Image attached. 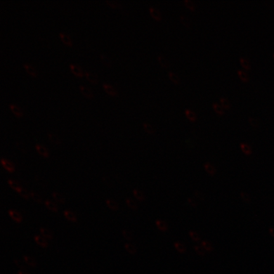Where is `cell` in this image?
<instances>
[{
  "instance_id": "cell-1",
  "label": "cell",
  "mask_w": 274,
  "mask_h": 274,
  "mask_svg": "<svg viewBox=\"0 0 274 274\" xmlns=\"http://www.w3.org/2000/svg\"><path fill=\"white\" fill-rule=\"evenodd\" d=\"M204 169L205 172L210 176H214L217 173L216 167L211 162H206L204 164Z\"/></svg>"
},
{
  "instance_id": "cell-2",
  "label": "cell",
  "mask_w": 274,
  "mask_h": 274,
  "mask_svg": "<svg viewBox=\"0 0 274 274\" xmlns=\"http://www.w3.org/2000/svg\"><path fill=\"white\" fill-rule=\"evenodd\" d=\"M156 225L157 227V228L162 232H167L168 230V225L166 223V222H164L161 219H157L156 220Z\"/></svg>"
},
{
  "instance_id": "cell-3",
  "label": "cell",
  "mask_w": 274,
  "mask_h": 274,
  "mask_svg": "<svg viewBox=\"0 0 274 274\" xmlns=\"http://www.w3.org/2000/svg\"><path fill=\"white\" fill-rule=\"evenodd\" d=\"M1 163H2V166L5 168V169L8 172H9L10 173L14 172L15 167H14L13 164L12 162H10V161H8V160H7L5 159H2Z\"/></svg>"
},
{
  "instance_id": "cell-4",
  "label": "cell",
  "mask_w": 274,
  "mask_h": 274,
  "mask_svg": "<svg viewBox=\"0 0 274 274\" xmlns=\"http://www.w3.org/2000/svg\"><path fill=\"white\" fill-rule=\"evenodd\" d=\"M240 148L242 152L246 156H250L252 153V149L251 146L246 143H241Z\"/></svg>"
},
{
  "instance_id": "cell-5",
  "label": "cell",
  "mask_w": 274,
  "mask_h": 274,
  "mask_svg": "<svg viewBox=\"0 0 274 274\" xmlns=\"http://www.w3.org/2000/svg\"><path fill=\"white\" fill-rule=\"evenodd\" d=\"M174 247L180 254H184L187 252V247L185 245L180 242H175Z\"/></svg>"
},
{
  "instance_id": "cell-6",
  "label": "cell",
  "mask_w": 274,
  "mask_h": 274,
  "mask_svg": "<svg viewBox=\"0 0 274 274\" xmlns=\"http://www.w3.org/2000/svg\"><path fill=\"white\" fill-rule=\"evenodd\" d=\"M8 213H9L10 216L12 218V219L13 220H15V222H17L18 223L22 222V216H21L18 212H15V211L10 209L8 211Z\"/></svg>"
},
{
  "instance_id": "cell-7",
  "label": "cell",
  "mask_w": 274,
  "mask_h": 274,
  "mask_svg": "<svg viewBox=\"0 0 274 274\" xmlns=\"http://www.w3.org/2000/svg\"><path fill=\"white\" fill-rule=\"evenodd\" d=\"M133 195H134L135 197L138 201H143L145 200V194L142 191H140V190L135 188V189L133 190Z\"/></svg>"
},
{
  "instance_id": "cell-8",
  "label": "cell",
  "mask_w": 274,
  "mask_h": 274,
  "mask_svg": "<svg viewBox=\"0 0 274 274\" xmlns=\"http://www.w3.org/2000/svg\"><path fill=\"white\" fill-rule=\"evenodd\" d=\"M34 240L36 243L43 247H47L48 246V242L46 239L40 236H36L34 237Z\"/></svg>"
},
{
  "instance_id": "cell-9",
  "label": "cell",
  "mask_w": 274,
  "mask_h": 274,
  "mask_svg": "<svg viewBox=\"0 0 274 274\" xmlns=\"http://www.w3.org/2000/svg\"><path fill=\"white\" fill-rule=\"evenodd\" d=\"M124 248L128 252H129L130 254H136L137 252V247H135V245L131 244V243H126L124 244Z\"/></svg>"
},
{
  "instance_id": "cell-10",
  "label": "cell",
  "mask_w": 274,
  "mask_h": 274,
  "mask_svg": "<svg viewBox=\"0 0 274 274\" xmlns=\"http://www.w3.org/2000/svg\"><path fill=\"white\" fill-rule=\"evenodd\" d=\"M36 149L38 152V153L41 154L42 156H43L45 157H47L48 156V152L43 146H42L41 145H36Z\"/></svg>"
},
{
  "instance_id": "cell-11",
  "label": "cell",
  "mask_w": 274,
  "mask_h": 274,
  "mask_svg": "<svg viewBox=\"0 0 274 274\" xmlns=\"http://www.w3.org/2000/svg\"><path fill=\"white\" fill-rule=\"evenodd\" d=\"M188 236L190 237H191V239L195 242H199L201 239L200 235L197 232L194 231V230L189 231L188 232Z\"/></svg>"
},
{
  "instance_id": "cell-12",
  "label": "cell",
  "mask_w": 274,
  "mask_h": 274,
  "mask_svg": "<svg viewBox=\"0 0 274 274\" xmlns=\"http://www.w3.org/2000/svg\"><path fill=\"white\" fill-rule=\"evenodd\" d=\"M201 245L203 247V248H204V249L206 250V251H207V252H212V251H213V249H214V247H213V244H212V243H211L210 242H209V241H206V240L202 241L201 242Z\"/></svg>"
},
{
  "instance_id": "cell-13",
  "label": "cell",
  "mask_w": 274,
  "mask_h": 274,
  "mask_svg": "<svg viewBox=\"0 0 274 274\" xmlns=\"http://www.w3.org/2000/svg\"><path fill=\"white\" fill-rule=\"evenodd\" d=\"M23 258H24V260L26 262V263L27 265H28L29 266L32 267H35L36 266L37 263H36V260L33 258H32V257H31L29 256L24 255L23 257Z\"/></svg>"
},
{
  "instance_id": "cell-14",
  "label": "cell",
  "mask_w": 274,
  "mask_h": 274,
  "mask_svg": "<svg viewBox=\"0 0 274 274\" xmlns=\"http://www.w3.org/2000/svg\"><path fill=\"white\" fill-rule=\"evenodd\" d=\"M240 197L242 199V201L246 204H249L251 202V196L246 192H241Z\"/></svg>"
},
{
  "instance_id": "cell-15",
  "label": "cell",
  "mask_w": 274,
  "mask_h": 274,
  "mask_svg": "<svg viewBox=\"0 0 274 274\" xmlns=\"http://www.w3.org/2000/svg\"><path fill=\"white\" fill-rule=\"evenodd\" d=\"M53 197L55 199V200L56 201H57L58 202L62 203V204H64L66 202V199L64 198V197L61 194L58 193V192H54L52 194Z\"/></svg>"
},
{
  "instance_id": "cell-16",
  "label": "cell",
  "mask_w": 274,
  "mask_h": 274,
  "mask_svg": "<svg viewBox=\"0 0 274 274\" xmlns=\"http://www.w3.org/2000/svg\"><path fill=\"white\" fill-rule=\"evenodd\" d=\"M45 205L47 207V208L50 210H51L52 212H58V207L52 201H50V200H47L45 201Z\"/></svg>"
},
{
  "instance_id": "cell-17",
  "label": "cell",
  "mask_w": 274,
  "mask_h": 274,
  "mask_svg": "<svg viewBox=\"0 0 274 274\" xmlns=\"http://www.w3.org/2000/svg\"><path fill=\"white\" fill-rule=\"evenodd\" d=\"M64 215L66 218L70 222H76L77 221V218L74 213L70 212V211H65L64 212Z\"/></svg>"
},
{
  "instance_id": "cell-18",
  "label": "cell",
  "mask_w": 274,
  "mask_h": 274,
  "mask_svg": "<svg viewBox=\"0 0 274 274\" xmlns=\"http://www.w3.org/2000/svg\"><path fill=\"white\" fill-rule=\"evenodd\" d=\"M106 204H107V206H108V207L113 211L117 210L119 208V206H118L117 203L112 199L106 200Z\"/></svg>"
},
{
  "instance_id": "cell-19",
  "label": "cell",
  "mask_w": 274,
  "mask_h": 274,
  "mask_svg": "<svg viewBox=\"0 0 274 274\" xmlns=\"http://www.w3.org/2000/svg\"><path fill=\"white\" fill-rule=\"evenodd\" d=\"M8 183L10 185V186L14 190V191H15L19 193L22 187L19 185V184L18 183H17L15 181H13L12 180H9L8 181Z\"/></svg>"
},
{
  "instance_id": "cell-20",
  "label": "cell",
  "mask_w": 274,
  "mask_h": 274,
  "mask_svg": "<svg viewBox=\"0 0 274 274\" xmlns=\"http://www.w3.org/2000/svg\"><path fill=\"white\" fill-rule=\"evenodd\" d=\"M126 204H127V206L130 208L134 209V210H136L138 209V204L136 203V202L133 199H132L131 198H127L126 199Z\"/></svg>"
},
{
  "instance_id": "cell-21",
  "label": "cell",
  "mask_w": 274,
  "mask_h": 274,
  "mask_svg": "<svg viewBox=\"0 0 274 274\" xmlns=\"http://www.w3.org/2000/svg\"><path fill=\"white\" fill-rule=\"evenodd\" d=\"M122 234L123 237L128 241H132L133 239V235L132 232L128 230H123L122 232Z\"/></svg>"
},
{
  "instance_id": "cell-22",
  "label": "cell",
  "mask_w": 274,
  "mask_h": 274,
  "mask_svg": "<svg viewBox=\"0 0 274 274\" xmlns=\"http://www.w3.org/2000/svg\"><path fill=\"white\" fill-rule=\"evenodd\" d=\"M40 232L41 234L43 235L45 237L48 239H52L53 237V235L52 234L51 232L47 228H40Z\"/></svg>"
},
{
  "instance_id": "cell-23",
  "label": "cell",
  "mask_w": 274,
  "mask_h": 274,
  "mask_svg": "<svg viewBox=\"0 0 274 274\" xmlns=\"http://www.w3.org/2000/svg\"><path fill=\"white\" fill-rule=\"evenodd\" d=\"M149 11L151 13V15L156 19L157 20H160L161 18V12L157 10L156 8H154V7H150L149 8Z\"/></svg>"
},
{
  "instance_id": "cell-24",
  "label": "cell",
  "mask_w": 274,
  "mask_h": 274,
  "mask_svg": "<svg viewBox=\"0 0 274 274\" xmlns=\"http://www.w3.org/2000/svg\"><path fill=\"white\" fill-rule=\"evenodd\" d=\"M143 126L144 130L147 133H154L155 130H154L153 126L151 124L147 123V122H143Z\"/></svg>"
},
{
  "instance_id": "cell-25",
  "label": "cell",
  "mask_w": 274,
  "mask_h": 274,
  "mask_svg": "<svg viewBox=\"0 0 274 274\" xmlns=\"http://www.w3.org/2000/svg\"><path fill=\"white\" fill-rule=\"evenodd\" d=\"M194 250L200 256H204L206 254V250L203 248L201 245H196L194 246Z\"/></svg>"
},
{
  "instance_id": "cell-26",
  "label": "cell",
  "mask_w": 274,
  "mask_h": 274,
  "mask_svg": "<svg viewBox=\"0 0 274 274\" xmlns=\"http://www.w3.org/2000/svg\"><path fill=\"white\" fill-rule=\"evenodd\" d=\"M79 88H80V90L81 91V93L85 96H86L87 97H89V98L92 97V93L91 91L88 88L82 86V85H81L79 87Z\"/></svg>"
},
{
  "instance_id": "cell-27",
  "label": "cell",
  "mask_w": 274,
  "mask_h": 274,
  "mask_svg": "<svg viewBox=\"0 0 274 274\" xmlns=\"http://www.w3.org/2000/svg\"><path fill=\"white\" fill-rule=\"evenodd\" d=\"M168 76H169L170 78L175 82L176 83H178L180 81V77L178 76L177 74H176L175 72H173V71H170L168 72Z\"/></svg>"
},
{
  "instance_id": "cell-28",
  "label": "cell",
  "mask_w": 274,
  "mask_h": 274,
  "mask_svg": "<svg viewBox=\"0 0 274 274\" xmlns=\"http://www.w3.org/2000/svg\"><path fill=\"white\" fill-rule=\"evenodd\" d=\"M180 20L182 22H183V24L184 25H185L186 26L190 27L191 25V19H190L187 16H186L185 15H180Z\"/></svg>"
},
{
  "instance_id": "cell-29",
  "label": "cell",
  "mask_w": 274,
  "mask_h": 274,
  "mask_svg": "<svg viewBox=\"0 0 274 274\" xmlns=\"http://www.w3.org/2000/svg\"><path fill=\"white\" fill-rule=\"evenodd\" d=\"M103 87L105 89V90L109 94H110L111 95H116V92L114 90V89L111 86L107 85V84H103Z\"/></svg>"
},
{
  "instance_id": "cell-30",
  "label": "cell",
  "mask_w": 274,
  "mask_h": 274,
  "mask_svg": "<svg viewBox=\"0 0 274 274\" xmlns=\"http://www.w3.org/2000/svg\"><path fill=\"white\" fill-rule=\"evenodd\" d=\"M157 59L159 62L160 64L163 66V67H167L168 66V61L166 59V58L162 55H159L157 56Z\"/></svg>"
},
{
  "instance_id": "cell-31",
  "label": "cell",
  "mask_w": 274,
  "mask_h": 274,
  "mask_svg": "<svg viewBox=\"0 0 274 274\" xmlns=\"http://www.w3.org/2000/svg\"><path fill=\"white\" fill-rule=\"evenodd\" d=\"M185 114L192 121H195L197 119V115L196 114L190 109H186L185 110Z\"/></svg>"
},
{
  "instance_id": "cell-32",
  "label": "cell",
  "mask_w": 274,
  "mask_h": 274,
  "mask_svg": "<svg viewBox=\"0 0 274 274\" xmlns=\"http://www.w3.org/2000/svg\"><path fill=\"white\" fill-rule=\"evenodd\" d=\"M30 194H31V198L32 199V200L34 201H35L37 203H41L42 202V198L37 193L34 192H31Z\"/></svg>"
},
{
  "instance_id": "cell-33",
  "label": "cell",
  "mask_w": 274,
  "mask_h": 274,
  "mask_svg": "<svg viewBox=\"0 0 274 274\" xmlns=\"http://www.w3.org/2000/svg\"><path fill=\"white\" fill-rule=\"evenodd\" d=\"M213 107L215 109V111L218 112L220 114H223L224 113V109L222 107V105H220V104H218V103H214L213 104Z\"/></svg>"
},
{
  "instance_id": "cell-34",
  "label": "cell",
  "mask_w": 274,
  "mask_h": 274,
  "mask_svg": "<svg viewBox=\"0 0 274 274\" xmlns=\"http://www.w3.org/2000/svg\"><path fill=\"white\" fill-rule=\"evenodd\" d=\"M100 57L102 60V63L104 65H105L106 66H108V67H109L111 66V61L107 56H105L103 54H100Z\"/></svg>"
},
{
  "instance_id": "cell-35",
  "label": "cell",
  "mask_w": 274,
  "mask_h": 274,
  "mask_svg": "<svg viewBox=\"0 0 274 274\" xmlns=\"http://www.w3.org/2000/svg\"><path fill=\"white\" fill-rule=\"evenodd\" d=\"M85 76H86V77L88 79V80H89L90 82H93V83H95L97 82V77L94 74H93L89 72H86Z\"/></svg>"
},
{
  "instance_id": "cell-36",
  "label": "cell",
  "mask_w": 274,
  "mask_h": 274,
  "mask_svg": "<svg viewBox=\"0 0 274 274\" xmlns=\"http://www.w3.org/2000/svg\"><path fill=\"white\" fill-rule=\"evenodd\" d=\"M48 138L51 140V142H53V143L59 144L60 143L59 138L55 135H54L53 133H48Z\"/></svg>"
},
{
  "instance_id": "cell-37",
  "label": "cell",
  "mask_w": 274,
  "mask_h": 274,
  "mask_svg": "<svg viewBox=\"0 0 274 274\" xmlns=\"http://www.w3.org/2000/svg\"><path fill=\"white\" fill-rule=\"evenodd\" d=\"M59 36H60V38L62 39V41L64 42V43H66V44H67L68 45H71V41L69 37L67 35L63 34V33H60Z\"/></svg>"
},
{
  "instance_id": "cell-38",
  "label": "cell",
  "mask_w": 274,
  "mask_h": 274,
  "mask_svg": "<svg viewBox=\"0 0 274 274\" xmlns=\"http://www.w3.org/2000/svg\"><path fill=\"white\" fill-rule=\"evenodd\" d=\"M240 62H241V65H242L245 69H250V67H251L250 62H249L247 59L241 57V58H240Z\"/></svg>"
},
{
  "instance_id": "cell-39",
  "label": "cell",
  "mask_w": 274,
  "mask_h": 274,
  "mask_svg": "<svg viewBox=\"0 0 274 274\" xmlns=\"http://www.w3.org/2000/svg\"><path fill=\"white\" fill-rule=\"evenodd\" d=\"M69 66H70V68L72 70V72L74 74H76V75H77L78 76H82V72H81V69L79 67H76V66H75L74 65H72V64H70Z\"/></svg>"
},
{
  "instance_id": "cell-40",
  "label": "cell",
  "mask_w": 274,
  "mask_h": 274,
  "mask_svg": "<svg viewBox=\"0 0 274 274\" xmlns=\"http://www.w3.org/2000/svg\"><path fill=\"white\" fill-rule=\"evenodd\" d=\"M14 263L20 270H26V268H27L26 266L25 265V264L23 263V262L22 260H20L19 259H15V260H14Z\"/></svg>"
},
{
  "instance_id": "cell-41",
  "label": "cell",
  "mask_w": 274,
  "mask_h": 274,
  "mask_svg": "<svg viewBox=\"0 0 274 274\" xmlns=\"http://www.w3.org/2000/svg\"><path fill=\"white\" fill-rule=\"evenodd\" d=\"M237 73L242 80H243L244 81H247L249 80V76L246 72H244L242 70H238Z\"/></svg>"
},
{
  "instance_id": "cell-42",
  "label": "cell",
  "mask_w": 274,
  "mask_h": 274,
  "mask_svg": "<svg viewBox=\"0 0 274 274\" xmlns=\"http://www.w3.org/2000/svg\"><path fill=\"white\" fill-rule=\"evenodd\" d=\"M19 194H20L21 196L23 197L24 198H25V199H28L29 198V197L31 196L30 193L27 191L26 189H25V188H21L20 191L19 192Z\"/></svg>"
},
{
  "instance_id": "cell-43",
  "label": "cell",
  "mask_w": 274,
  "mask_h": 274,
  "mask_svg": "<svg viewBox=\"0 0 274 274\" xmlns=\"http://www.w3.org/2000/svg\"><path fill=\"white\" fill-rule=\"evenodd\" d=\"M248 119H249L250 124L252 126H253L254 127H258V126H260V122L257 118L250 116V117H249Z\"/></svg>"
},
{
  "instance_id": "cell-44",
  "label": "cell",
  "mask_w": 274,
  "mask_h": 274,
  "mask_svg": "<svg viewBox=\"0 0 274 274\" xmlns=\"http://www.w3.org/2000/svg\"><path fill=\"white\" fill-rule=\"evenodd\" d=\"M9 107H10V108L11 109V110L12 111V112H13L15 115H17V116H21V114H22V113H21L20 110L17 106H15V105H12V104H10V105H9Z\"/></svg>"
},
{
  "instance_id": "cell-45",
  "label": "cell",
  "mask_w": 274,
  "mask_h": 274,
  "mask_svg": "<svg viewBox=\"0 0 274 274\" xmlns=\"http://www.w3.org/2000/svg\"><path fill=\"white\" fill-rule=\"evenodd\" d=\"M220 102L222 104L223 106L225 108H229L231 105L230 102L227 98H224V97H222L220 98Z\"/></svg>"
},
{
  "instance_id": "cell-46",
  "label": "cell",
  "mask_w": 274,
  "mask_h": 274,
  "mask_svg": "<svg viewBox=\"0 0 274 274\" xmlns=\"http://www.w3.org/2000/svg\"><path fill=\"white\" fill-rule=\"evenodd\" d=\"M23 66H24V67L26 69L27 72L29 74H30L31 75L34 76H36V71H34V69L31 66H29V65H27V64H24Z\"/></svg>"
},
{
  "instance_id": "cell-47",
  "label": "cell",
  "mask_w": 274,
  "mask_h": 274,
  "mask_svg": "<svg viewBox=\"0 0 274 274\" xmlns=\"http://www.w3.org/2000/svg\"><path fill=\"white\" fill-rule=\"evenodd\" d=\"M185 3L186 6L188 8H189L190 9H191L192 10H195L196 5H195V3H194V2L192 1V0H185Z\"/></svg>"
},
{
  "instance_id": "cell-48",
  "label": "cell",
  "mask_w": 274,
  "mask_h": 274,
  "mask_svg": "<svg viewBox=\"0 0 274 274\" xmlns=\"http://www.w3.org/2000/svg\"><path fill=\"white\" fill-rule=\"evenodd\" d=\"M187 201H188V203L192 207H196L197 206V204H196V202L195 201V200L191 197H188L187 199Z\"/></svg>"
},
{
  "instance_id": "cell-49",
  "label": "cell",
  "mask_w": 274,
  "mask_h": 274,
  "mask_svg": "<svg viewBox=\"0 0 274 274\" xmlns=\"http://www.w3.org/2000/svg\"><path fill=\"white\" fill-rule=\"evenodd\" d=\"M195 196L197 197V199L199 198V199H201V200H203V195H202V194L201 193V192H196V193H195Z\"/></svg>"
},
{
  "instance_id": "cell-50",
  "label": "cell",
  "mask_w": 274,
  "mask_h": 274,
  "mask_svg": "<svg viewBox=\"0 0 274 274\" xmlns=\"http://www.w3.org/2000/svg\"><path fill=\"white\" fill-rule=\"evenodd\" d=\"M268 232H269L270 235L273 238H274V228H273V227H270V228H269V229H268Z\"/></svg>"
},
{
  "instance_id": "cell-51",
  "label": "cell",
  "mask_w": 274,
  "mask_h": 274,
  "mask_svg": "<svg viewBox=\"0 0 274 274\" xmlns=\"http://www.w3.org/2000/svg\"><path fill=\"white\" fill-rule=\"evenodd\" d=\"M18 274H29V273L26 270H19L18 271Z\"/></svg>"
},
{
  "instance_id": "cell-52",
  "label": "cell",
  "mask_w": 274,
  "mask_h": 274,
  "mask_svg": "<svg viewBox=\"0 0 274 274\" xmlns=\"http://www.w3.org/2000/svg\"><path fill=\"white\" fill-rule=\"evenodd\" d=\"M107 3L112 7H116V3L114 1H107Z\"/></svg>"
},
{
  "instance_id": "cell-53",
  "label": "cell",
  "mask_w": 274,
  "mask_h": 274,
  "mask_svg": "<svg viewBox=\"0 0 274 274\" xmlns=\"http://www.w3.org/2000/svg\"><path fill=\"white\" fill-rule=\"evenodd\" d=\"M273 58H274V54H273Z\"/></svg>"
}]
</instances>
